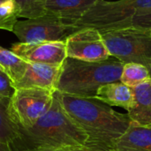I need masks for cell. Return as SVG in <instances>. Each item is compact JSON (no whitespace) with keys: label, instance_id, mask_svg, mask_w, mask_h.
<instances>
[{"label":"cell","instance_id":"1","mask_svg":"<svg viewBox=\"0 0 151 151\" xmlns=\"http://www.w3.org/2000/svg\"><path fill=\"white\" fill-rule=\"evenodd\" d=\"M70 118L88 136L85 147L92 151H110L131 125L127 114L114 110L96 98H81L55 92Z\"/></svg>","mask_w":151,"mask_h":151},{"label":"cell","instance_id":"2","mask_svg":"<svg viewBox=\"0 0 151 151\" xmlns=\"http://www.w3.org/2000/svg\"><path fill=\"white\" fill-rule=\"evenodd\" d=\"M19 135L10 145L12 151H57L85 146L88 136L66 114L55 96L50 109L33 126L18 128Z\"/></svg>","mask_w":151,"mask_h":151},{"label":"cell","instance_id":"3","mask_svg":"<svg viewBox=\"0 0 151 151\" xmlns=\"http://www.w3.org/2000/svg\"><path fill=\"white\" fill-rule=\"evenodd\" d=\"M123 67L124 63L112 56L96 62L67 57L62 65L56 91L75 97L95 98L99 87L120 81Z\"/></svg>","mask_w":151,"mask_h":151},{"label":"cell","instance_id":"4","mask_svg":"<svg viewBox=\"0 0 151 151\" xmlns=\"http://www.w3.org/2000/svg\"><path fill=\"white\" fill-rule=\"evenodd\" d=\"M151 10V0H97L74 28H94L100 33L128 28L133 18Z\"/></svg>","mask_w":151,"mask_h":151},{"label":"cell","instance_id":"5","mask_svg":"<svg viewBox=\"0 0 151 151\" xmlns=\"http://www.w3.org/2000/svg\"><path fill=\"white\" fill-rule=\"evenodd\" d=\"M111 56L124 64L139 63L151 73V33L150 30L126 28L102 32Z\"/></svg>","mask_w":151,"mask_h":151},{"label":"cell","instance_id":"6","mask_svg":"<svg viewBox=\"0 0 151 151\" xmlns=\"http://www.w3.org/2000/svg\"><path fill=\"white\" fill-rule=\"evenodd\" d=\"M55 92L40 88L15 89L8 107L12 121L18 128L33 126L50 109Z\"/></svg>","mask_w":151,"mask_h":151},{"label":"cell","instance_id":"7","mask_svg":"<svg viewBox=\"0 0 151 151\" xmlns=\"http://www.w3.org/2000/svg\"><path fill=\"white\" fill-rule=\"evenodd\" d=\"M80 29L65 24L59 18L45 13L40 17L18 20L12 33L20 43H42L65 41Z\"/></svg>","mask_w":151,"mask_h":151},{"label":"cell","instance_id":"8","mask_svg":"<svg viewBox=\"0 0 151 151\" xmlns=\"http://www.w3.org/2000/svg\"><path fill=\"white\" fill-rule=\"evenodd\" d=\"M67 57L96 62L103 61L111 57L102 37V34L94 28H81L66 40Z\"/></svg>","mask_w":151,"mask_h":151},{"label":"cell","instance_id":"9","mask_svg":"<svg viewBox=\"0 0 151 151\" xmlns=\"http://www.w3.org/2000/svg\"><path fill=\"white\" fill-rule=\"evenodd\" d=\"M11 51L29 63L62 66L67 58L65 41L42 43H16Z\"/></svg>","mask_w":151,"mask_h":151},{"label":"cell","instance_id":"10","mask_svg":"<svg viewBox=\"0 0 151 151\" xmlns=\"http://www.w3.org/2000/svg\"><path fill=\"white\" fill-rule=\"evenodd\" d=\"M62 66H51L47 64L29 63L20 80L14 85L19 88H40L56 91L61 74Z\"/></svg>","mask_w":151,"mask_h":151},{"label":"cell","instance_id":"11","mask_svg":"<svg viewBox=\"0 0 151 151\" xmlns=\"http://www.w3.org/2000/svg\"><path fill=\"white\" fill-rule=\"evenodd\" d=\"M97 0H46L45 13L59 18L73 27Z\"/></svg>","mask_w":151,"mask_h":151},{"label":"cell","instance_id":"12","mask_svg":"<svg viewBox=\"0 0 151 151\" xmlns=\"http://www.w3.org/2000/svg\"><path fill=\"white\" fill-rule=\"evenodd\" d=\"M134 100L127 115L132 123L151 127V78L132 88Z\"/></svg>","mask_w":151,"mask_h":151},{"label":"cell","instance_id":"13","mask_svg":"<svg viewBox=\"0 0 151 151\" xmlns=\"http://www.w3.org/2000/svg\"><path fill=\"white\" fill-rule=\"evenodd\" d=\"M110 151H151V127L131 123Z\"/></svg>","mask_w":151,"mask_h":151},{"label":"cell","instance_id":"14","mask_svg":"<svg viewBox=\"0 0 151 151\" xmlns=\"http://www.w3.org/2000/svg\"><path fill=\"white\" fill-rule=\"evenodd\" d=\"M95 98L111 107H120L128 111L133 104L134 94L131 87L119 81L99 87Z\"/></svg>","mask_w":151,"mask_h":151},{"label":"cell","instance_id":"15","mask_svg":"<svg viewBox=\"0 0 151 151\" xmlns=\"http://www.w3.org/2000/svg\"><path fill=\"white\" fill-rule=\"evenodd\" d=\"M0 65L11 77L14 85L24 75L27 62L17 56L11 50L0 46Z\"/></svg>","mask_w":151,"mask_h":151},{"label":"cell","instance_id":"16","mask_svg":"<svg viewBox=\"0 0 151 151\" xmlns=\"http://www.w3.org/2000/svg\"><path fill=\"white\" fill-rule=\"evenodd\" d=\"M150 78V71L144 65L139 63H127L124 64L120 82L131 88H134Z\"/></svg>","mask_w":151,"mask_h":151},{"label":"cell","instance_id":"17","mask_svg":"<svg viewBox=\"0 0 151 151\" xmlns=\"http://www.w3.org/2000/svg\"><path fill=\"white\" fill-rule=\"evenodd\" d=\"M10 100H0V142L11 145L18 137L19 130L9 113Z\"/></svg>","mask_w":151,"mask_h":151},{"label":"cell","instance_id":"18","mask_svg":"<svg viewBox=\"0 0 151 151\" xmlns=\"http://www.w3.org/2000/svg\"><path fill=\"white\" fill-rule=\"evenodd\" d=\"M19 8V18L34 19L45 14L46 0H12Z\"/></svg>","mask_w":151,"mask_h":151},{"label":"cell","instance_id":"19","mask_svg":"<svg viewBox=\"0 0 151 151\" xmlns=\"http://www.w3.org/2000/svg\"><path fill=\"white\" fill-rule=\"evenodd\" d=\"M19 18V11L12 0H5L0 4V28L12 31Z\"/></svg>","mask_w":151,"mask_h":151},{"label":"cell","instance_id":"20","mask_svg":"<svg viewBox=\"0 0 151 151\" xmlns=\"http://www.w3.org/2000/svg\"><path fill=\"white\" fill-rule=\"evenodd\" d=\"M15 92L11 77L5 71H0V100H10Z\"/></svg>","mask_w":151,"mask_h":151},{"label":"cell","instance_id":"21","mask_svg":"<svg viewBox=\"0 0 151 151\" xmlns=\"http://www.w3.org/2000/svg\"><path fill=\"white\" fill-rule=\"evenodd\" d=\"M128 28H134L143 30L151 29V10L143 13L137 15L133 18Z\"/></svg>","mask_w":151,"mask_h":151},{"label":"cell","instance_id":"22","mask_svg":"<svg viewBox=\"0 0 151 151\" xmlns=\"http://www.w3.org/2000/svg\"><path fill=\"white\" fill-rule=\"evenodd\" d=\"M57 151H92L91 150L88 149L85 146H74V147H68V148H65L62 150Z\"/></svg>","mask_w":151,"mask_h":151},{"label":"cell","instance_id":"23","mask_svg":"<svg viewBox=\"0 0 151 151\" xmlns=\"http://www.w3.org/2000/svg\"><path fill=\"white\" fill-rule=\"evenodd\" d=\"M0 151H12V148L9 144L0 142Z\"/></svg>","mask_w":151,"mask_h":151},{"label":"cell","instance_id":"24","mask_svg":"<svg viewBox=\"0 0 151 151\" xmlns=\"http://www.w3.org/2000/svg\"><path fill=\"white\" fill-rule=\"evenodd\" d=\"M4 1H5V0H0V4H2L3 2H4Z\"/></svg>","mask_w":151,"mask_h":151},{"label":"cell","instance_id":"25","mask_svg":"<svg viewBox=\"0 0 151 151\" xmlns=\"http://www.w3.org/2000/svg\"><path fill=\"white\" fill-rule=\"evenodd\" d=\"M150 33H151V29H150Z\"/></svg>","mask_w":151,"mask_h":151},{"label":"cell","instance_id":"26","mask_svg":"<svg viewBox=\"0 0 151 151\" xmlns=\"http://www.w3.org/2000/svg\"><path fill=\"white\" fill-rule=\"evenodd\" d=\"M109 1H110V0H109Z\"/></svg>","mask_w":151,"mask_h":151}]
</instances>
